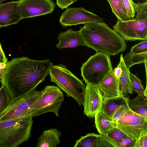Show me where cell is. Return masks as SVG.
<instances>
[{"label": "cell", "mask_w": 147, "mask_h": 147, "mask_svg": "<svg viewBox=\"0 0 147 147\" xmlns=\"http://www.w3.org/2000/svg\"><path fill=\"white\" fill-rule=\"evenodd\" d=\"M81 75L86 84L97 85L105 76L113 70L109 56L101 53L91 56L82 64Z\"/></svg>", "instance_id": "7"}, {"label": "cell", "mask_w": 147, "mask_h": 147, "mask_svg": "<svg viewBox=\"0 0 147 147\" xmlns=\"http://www.w3.org/2000/svg\"><path fill=\"white\" fill-rule=\"evenodd\" d=\"M122 69V73L119 79V89L120 94L123 95L128 93L132 94L131 84L130 80L129 69L125 65L123 59V56L121 54L119 62Z\"/></svg>", "instance_id": "18"}, {"label": "cell", "mask_w": 147, "mask_h": 147, "mask_svg": "<svg viewBox=\"0 0 147 147\" xmlns=\"http://www.w3.org/2000/svg\"><path fill=\"white\" fill-rule=\"evenodd\" d=\"M18 1L22 19L51 13L55 7L53 0H19Z\"/></svg>", "instance_id": "11"}, {"label": "cell", "mask_w": 147, "mask_h": 147, "mask_svg": "<svg viewBox=\"0 0 147 147\" xmlns=\"http://www.w3.org/2000/svg\"><path fill=\"white\" fill-rule=\"evenodd\" d=\"M99 134L88 133L76 140L74 147H98Z\"/></svg>", "instance_id": "23"}, {"label": "cell", "mask_w": 147, "mask_h": 147, "mask_svg": "<svg viewBox=\"0 0 147 147\" xmlns=\"http://www.w3.org/2000/svg\"><path fill=\"white\" fill-rule=\"evenodd\" d=\"M94 117L96 127L100 134H105L113 127H117L116 124L109 119L100 110L95 113Z\"/></svg>", "instance_id": "20"}, {"label": "cell", "mask_w": 147, "mask_h": 147, "mask_svg": "<svg viewBox=\"0 0 147 147\" xmlns=\"http://www.w3.org/2000/svg\"><path fill=\"white\" fill-rule=\"evenodd\" d=\"M123 59L125 65L129 69L134 65L147 62V52L134 54L130 51L123 56Z\"/></svg>", "instance_id": "22"}, {"label": "cell", "mask_w": 147, "mask_h": 147, "mask_svg": "<svg viewBox=\"0 0 147 147\" xmlns=\"http://www.w3.org/2000/svg\"><path fill=\"white\" fill-rule=\"evenodd\" d=\"M112 12L118 20L124 22L130 20L124 7L122 0H107Z\"/></svg>", "instance_id": "21"}, {"label": "cell", "mask_w": 147, "mask_h": 147, "mask_svg": "<svg viewBox=\"0 0 147 147\" xmlns=\"http://www.w3.org/2000/svg\"><path fill=\"white\" fill-rule=\"evenodd\" d=\"M7 59L6 57L0 43V62L7 63Z\"/></svg>", "instance_id": "35"}, {"label": "cell", "mask_w": 147, "mask_h": 147, "mask_svg": "<svg viewBox=\"0 0 147 147\" xmlns=\"http://www.w3.org/2000/svg\"><path fill=\"white\" fill-rule=\"evenodd\" d=\"M70 0L71 1H72L73 3H75V2H76V1H78V0Z\"/></svg>", "instance_id": "37"}, {"label": "cell", "mask_w": 147, "mask_h": 147, "mask_svg": "<svg viewBox=\"0 0 147 147\" xmlns=\"http://www.w3.org/2000/svg\"><path fill=\"white\" fill-rule=\"evenodd\" d=\"M103 21L99 16L81 7L67 8L60 16L59 22L62 26L66 27Z\"/></svg>", "instance_id": "10"}, {"label": "cell", "mask_w": 147, "mask_h": 147, "mask_svg": "<svg viewBox=\"0 0 147 147\" xmlns=\"http://www.w3.org/2000/svg\"><path fill=\"white\" fill-rule=\"evenodd\" d=\"M61 132L56 128L44 131L38 138L36 147H56L60 143Z\"/></svg>", "instance_id": "17"}, {"label": "cell", "mask_w": 147, "mask_h": 147, "mask_svg": "<svg viewBox=\"0 0 147 147\" xmlns=\"http://www.w3.org/2000/svg\"><path fill=\"white\" fill-rule=\"evenodd\" d=\"M131 52L134 54H139L147 52V41H144L131 48Z\"/></svg>", "instance_id": "29"}, {"label": "cell", "mask_w": 147, "mask_h": 147, "mask_svg": "<svg viewBox=\"0 0 147 147\" xmlns=\"http://www.w3.org/2000/svg\"><path fill=\"white\" fill-rule=\"evenodd\" d=\"M129 109L128 103L119 108L114 113L112 121L117 125V121L123 116Z\"/></svg>", "instance_id": "28"}, {"label": "cell", "mask_w": 147, "mask_h": 147, "mask_svg": "<svg viewBox=\"0 0 147 147\" xmlns=\"http://www.w3.org/2000/svg\"><path fill=\"white\" fill-rule=\"evenodd\" d=\"M113 72L115 77L118 79H119L122 73V69L119 62L117 67L113 70Z\"/></svg>", "instance_id": "34"}, {"label": "cell", "mask_w": 147, "mask_h": 147, "mask_svg": "<svg viewBox=\"0 0 147 147\" xmlns=\"http://www.w3.org/2000/svg\"><path fill=\"white\" fill-rule=\"evenodd\" d=\"M6 0H0V4H2L3 2Z\"/></svg>", "instance_id": "36"}, {"label": "cell", "mask_w": 147, "mask_h": 147, "mask_svg": "<svg viewBox=\"0 0 147 147\" xmlns=\"http://www.w3.org/2000/svg\"><path fill=\"white\" fill-rule=\"evenodd\" d=\"M21 20L18 1L0 4V28L17 24Z\"/></svg>", "instance_id": "13"}, {"label": "cell", "mask_w": 147, "mask_h": 147, "mask_svg": "<svg viewBox=\"0 0 147 147\" xmlns=\"http://www.w3.org/2000/svg\"><path fill=\"white\" fill-rule=\"evenodd\" d=\"M79 31L86 46L96 53L114 55L127 48L125 40L103 22L84 24Z\"/></svg>", "instance_id": "2"}, {"label": "cell", "mask_w": 147, "mask_h": 147, "mask_svg": "<svg viewBox=\"0 0 147 147\" xmlns=\"http://www.w3.org/2000/svg\"><path fill=\"white\" fill-rule=\"evenodd\" d=\"M116 147L117 143L122 141L128 135L117 127L111 128L102 134Z\"/></svg>", "instance_id": "24"}, {"label": "cell", "mask_w": 147, "mask_h": 147, "mask_svg": "<svg viewBox=\"0 0 147 147\" xmlns=\"http://www.w3.org/2000/svg\"><path fill=\"white\" fill-rule=\"evenodd\" d=\"M127 103L130 109L147 120V98L144 96L138 94L136 98L131 100L128 98Z\"/></svg>", "instance_id": "19"}, {"label": "cell", "mask_w": 147, "mask_h": 147, "mask_svg": "<svg viewBox=\"0 0 147 147\" xmlns=\"http://www.w3.org/2000/svg\"><path fill=\"white\" fill-rule=\"evenodd\" d=\"M134 147H147V135L141 136L136 140Z\"/></svg>", "instance_id": "32"}, {"label": "cell", "mask_w": 147, "mask_h": 147, "mask_svg": "<svg viewBox=\"0 0 147 147\" xmlns=\"http://www.w3.org/2000/svg\"><path fill=\"white\" fill-rule=\"evenodd\" d=\"M56 1L57 5L62 10L67 8L73 3L70 0H56Z\"/></svg>", "instance_id": "33"}, {"label": "cell", "mask_w": 147, "mask_h": 147, "mask_svg": "<svg viewBox=\"0 0 147 147\" xmlns=\"http://www.w3.org/2000/svg\"><path fill=\"white\" fill-rule=\"evenodd\" d=\"M114 147L112 143L102 134H99L98 139V147Z\"/></svg>", "instance_id": "31"}, {"label": "cell", "mask_w": 147, "mask_h": 147, "mask_svg": "<svg viewBox=\"0 0 147 147\" xmlns=\"http://www.w3.org/2000/svg\"><path fill=\"white\" fill-rule=\"evenodd\" d=\"M83 105V113L90 118H93L95 113L100 110L103 98L97 85L86 83Z\"/></svg>", "instance_id": "12"}, {"label": "cell", "mask_w": 147, "mask_h": 147, "mask_svg": "<svg viewBox=\"0 0 147 147\" xmlns=\"http://www.w3.org/2000/svg\"><path fill=\"white\" fill-rule=\"evenodd\" d=\"M36 88L11 100L7 107L0 113V122L30 117L32 106L41 94V91Z\"/></svg>", "instance_id": "6"}, {"label": "cell", "mask_w": 147, "mask_h": 147, "mask_svg": "<svg viewBox=\"0 0 147 147\" xmlns=\"http://www.w3.org/2000/svg\"><path fill=\"white\" fill-rule=\"evenodd\" d=\"M117 127L136 140L147 135V120L129 109L117 121Z\"/></svg>", "instance_id": "9"}, {"label": "cell", "mask_w": 147, "mask_h": 147, "mask_svg": "<svg viewBox=\"0 0 147 147\" xmlns=\"http://www.w3.org/2000/svg\"><path fill=\"white\" fill-rule=\"evenodd\" d=\"M59 42L56 47L58 49L77 48L79 46H86L80 31L71 29L60 33L57 38Z\"/></svg>", "instance_id": "15"}, {"label": "cell", "mask_w": 147, "mask_h": 147, "mask_svg": "<svg viewBox=\"0 0 147 147\" xmlns=\"http://www.w3.org/2000/svg\"><path fill=\"white\" fill-rule=\"evenodd\" d=\"M129 77L131 84L132 90L144 96L145 89L141 80L136 75L130 72Z\"/></svg>", "instance_id": "25"}, {"label": "cell", "mask_w": 147, "mask_h": 147, "mask_svg": "<svg viewBox=\"0 0 147 147\" xmlns=\"http://www.w3.org/2000/svg\"><path fill=\"white\" fill-rule=\"evenodd\" d=\"M32 117L0 122V147H17L31 136Z\"/></svg>", "instance_id": "4"}, {"label": "cell", "mask_w": 147, "mask_h": 147, "mask_svg": "<svg viewBox=\"0 0 147 147\" xmlns=\"http://www.w3.org/2000/svg\"><path fill=\"white\" fill-rule=\"evenodd\" d=\"M136 141L128 136L122 141L117 143L116 147H134Z\"/></svg>", "instance_id": "30"}, {"label": "cell", "mask_w": 147, "mask_h": 147, "mask_svg": "<svg viewBox=\"0 0 147 147\" xmlns=\"http://www.w3.org/2000/svg\"><path fill=\"white\" fill-rule=\"evenodd\" d=\"M11 100L5 88L3 85L0 88V113L7 106Z\"/></svg>", "instance_id": "26"}, {"label": "cell", "mask_w": 147, "mask_h": 147, "mask_svg": "<svg viewBox=\"0 0 147 147\" xmlns=\"http://www.w3.org/2000/svg\"><path fill=\"white\" fill-rule=\"evenodd\" d=\"M50 81L55 83L68 97L75 99L80 106L83 105L86 86L82 81L61 64L53 65L49 74Z\"/></svg>", "instance_id": "5"}, {"label": "cell", "mask_w": 147, "mask_h": 147, "mask_svg": "<svg viewBox=\"0 0 147 147\" xmlns=\"http://www.w3.org/2000/svg\"><path fill=\"white\" fill-rule=\"evenodd\" d=\"M124 8L130 20L133 19L135 16L136 12L132 0H122Z\"/></svg>", "instance_id": "27"}, {"label": "cell", "mask_w": 147, "mask_h": 147, "mask_svg": "<svg viewBox=\"0 0 147 147\" xmlns=\"http://www.w3.org/2000/svg\"><path fill=\"white\" fill-rule=\"evenodd\" d=\"M128 99L124 94L104 99L100 110L109 119L112 121L115 111L120 107L127 104Z\"/></svg>", "instance_id": "16"}, {"label": "cell", "mask_w": 147, "mask_h": 147, "mask_svg": "<svg viewBox=\"0 0 147 147\" xmlns=\"http://www.w3.org/2000/svg\"><path fill=\"white\" fill-rule=\"evenodd\" d=\"M41 91L40 96L32 107L29 116L33 118L50 112L58 117L60 108L64 101L63 94L60 88L47 86Z\"/></svg>", "instance_id": "8"}, {"label": "cell", "mask_w": 147, "mask_h": 147, "mask_svg": "<svg viewBox=\"0 0 147 147\" xmlns=\"http://www.w3.org/2000/svg\"><path fill=\"white\" fill-rule=\"evenodd\" d=\"M136 15L133 19L122 22L118 20L114 30L127 41L147 40V1L143 3L134 2Z\"/></svg>", "instance_id": "3"}, {"label": "cell", "mask_w": 147, "mask_h": 147, "mask_svg": "<svg viewBox=\"0 0 147 147\" xmlns=\"http://www.w3.org/2000/svg\"><path fill=\"white\" fill-rule=\"evenodd\" d=\"M119 79L114 76L113 70L110 71L97 85L103 99L121 95L119 89Z\"/></svg>", "instance_id": "14"}, {"label": "cell", "mask_w": 147, "mask_h": 147, "mask_svg": "<svg viewBox=\"0 0 147 147\" xmlns=\"http://www.w3.org/2000/svg\"><path fill=\"white\" fill-rule=\"evenodd\" d=\"M53 65L49 59L37 60L27 57L14 58L7 61L0 82L11 100L36 88L49 74Z\"/></svg>", "instance_id": "1"}]
</instances>
